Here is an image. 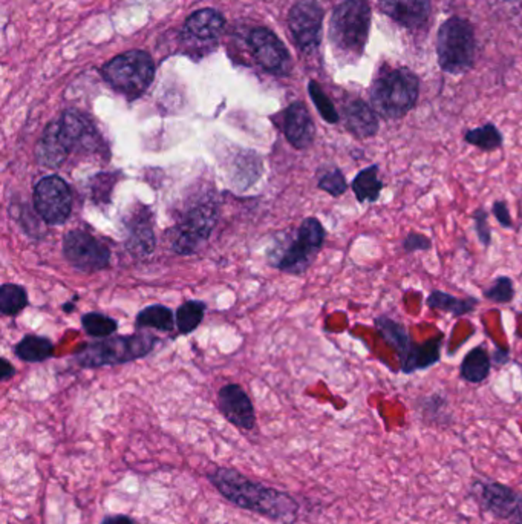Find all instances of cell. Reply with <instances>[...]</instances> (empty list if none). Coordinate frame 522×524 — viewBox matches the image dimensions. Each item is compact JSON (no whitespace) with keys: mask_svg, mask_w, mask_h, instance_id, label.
<instances>
[{"mask_svg":"<svg viewBox=\"0 0 522 524\" xmlns=\"http://www.w3.org/2000/svg\"><path fill=\"white\" fill-rule=\"evenodd\" d=\"M207 480L225 500L238 508L281 524H294L299 520L300 504L293 495L255 482L238 469L219 466L207 472Z\"/></svg>","mask_w":522,"mask_h":524,"instance_id":"6da1fadb","label":"cell"},{"mask_svg":"<svg viewBox=\"0 0 522 524\" xmlns=\"http://www.w3.org/2000/svg\"><path fill=\"white\" fill-rule=\"evenodd\" d=\"M420 96V80L406 68L386 66L375 77L369 100L377 115L384 120H400L414 109Z\"/></svg>","mask_w":522,"mask_h":524,"instance_id":"7a4b0ae2","label":"cell"},{"mask_svg":"<svg viewBox=\"0 0 522 524\" xmlns=\"http://www.w3.org/2000/svg\"><path fill=\"white\" fill-rule=\"evenodd\" d=\"M371 8L366 0H345L337 6L330 23V40L337 57L358 62L368 42Z\"/></svg>","mask_w":522,"mask_h":524,"instance_id":"3957f363","label":"cell"},{"mask_svg":"<svg viewBox=\"0 0 522 524\" xmlns=\"http://www.w3.org/2000/svg\"><path fill=\"white\" fill-rule=\"evenodd\" d=\"M158 339L150 333H133L128 336H109L86 343L74 354L75 362L83 368H100L106 365L126 364L144 358L154 350Z\"/></svg>","mask_w":522,"mask_h":524,"instance_id":"277c9868","label":"cell"},{"mask_svg":"<svg viewBox=\"0 0 522 524\" xmlns=\"http://www.w3.org/2000/svg\"><path fill=\"white\" fill-rule=\"evenodd\" d=\"M105 80L115 91L135 100L149 89L155 79V63L146 51L133 49L120 54L102 68Z\"/></svg>","mask_w":522,"mask_h":524,"instance_id":"5b68a950","label":"cell"},{"mask_svg":"<svg viewBox=\"0 0 522 524\" xmlns=\"http://www.w3.org/2000/svg\"><path fill=\"white\" fill-rule=\"evenodd\" d=\"M438 62L449 74H464L472 68L475 55L474 30L459 17L442 23L437 38Z\"/></svg>","mask_w":522,"mask_h":524,"instance_id":"8992f818","label":"cell"},{"mask_svg":"<svg viewBox=\"0 0 522 524\" xmlns=\"http://www.w3.org/2000/svg\"><path fill=\"white\" fill-rule=\"evenodd\" d=\"M470 497L481 512L509 524H522V493L493 480L476 478L470 485Z\"/></svg>","mask_w":522,"mask_h":524,"instance_id":"52a82bcc","label":"cell"},{"mask_svg":"<svg viewBox=\"0 0 522 524\" xmlns=\"http://www.w3.org/2000/svg\"><path fill=\"white\" fill-rule=\"evenodd\" d=\"M325 227L317 218H307L299 225L296 240L288 244L282 257L277 259L274 266L290 275H302L311 267L316 257L319 255L325 242Z\"/></svg>","mask_w":522,"mask_h":524,"instance_id":"ba28073f","label":"cell"},{"mask_svg":"<svg viewBox=\"0 0 522 524\" xmlns=\"http://www.w3.org/2000/svg\"><path fill=\"white\" fill-rule=\"evenodd\" d=\"M216 223L214 203L198 204L189 210L172 235V249L178 255H193L207 241Z\"/></svg>","mask_w":522,"mask_h":524,"instance_id":"9c48e42d","label":"cell"},{"mask_svg":"<svg viewBox=\"0 0 522 524\" xmlns=\"http://www.w3.org/2000/svg\"><path fill=\"white\" fill-rule=\"evenodd\" d=\"M34 207L48 225H60L68 221L72 210V195L68 182L57 175L40 180L34 188Z\"/></svg>","mask_w":522,"mask_h":524,"instance_id":"30bf717a","label":"cell"},{"mask_svg":"<svg viewBox=\"0 0 522 524\" xmlns=\"http://www.w3.org/2000/svg\"><path fill=\"white\" fill-rule=\"evenodd\" d=\"M63 255L75 270L83 273L100 272L111 262L109 249L83 231H71L64 235Z\"/></svg>","mask_w":522,"mask_h":524,"instance_id":"8fae6325","label":"cell"},{"mask_svg":"<svg viewBox=\"0 0 522 524\" xmlns=\"http://www.w3.org/2000/svg\"><path fill=\"white\" fill-rule=\"evenodd\" d=\"M51 123L68 156L72 152H94L98 149L100 134L96 124L80 111L68 109Z\"/></svg>","mask_w":522,"mask_h":524,"instance_id":"7c38bea8","label":"cell"},{"mask_svg":"<svg viewBox=\"0 0 522 524\" xmlns=\"http://www.w3.org/2000/svg\"><path fill=\"white\" fill-rule=\"evenodd\" d=\"M324 11L313 0H300L288 14V27L304 53H313L322 38Z\"/></svg>","mask_w":522,"mask_h":524,"instance_id":"4fadbf2b","label":"cell"},{"mask_svg":"<svg viewBox=\"0 0 522 524\" xmlns=\"http://www.w3.org/2000/svg\"><path fill=\"white\" fill-rule=\"evenodd\" d=\"M247 40L255 59L264 70L277 75H287L291 71L290 53L276 34L268 28H255Z\"/></svg>","mask_w":522,"mask_h":524,"instance_id":"5bb4252c","label":"cell"},{"mask_svg":"<svg viewBox=\"0 0 522 524\" xmlns=\"http://www.w3.org/2000/svg\"><path fill=\"white\" fill-rule=\"evenodd\" d=\"M218 407L227 422L236 428L251 431L257 425V412L246 391L236 384L223 386L218 393Z\"/></svg>","mask_w":522,"mask_h":524,"instance_id":"9a60e30c","label":"cell"},{"mask_svg":"<svg viewBox=\"0 0 522 524\" xmlns=\"http://www.w3.org/2000/svg\"><path fill=\"white\" fill-rule=\"evenodd\" d=\"M374 325H375V330L379 333L380 337L399 356L400 369H401V373H405L406 369L409 368V365L412 364L414 358H416L417 351H418L417 347L420 345V342H416L410 337L408 328L401 322L395 321L390 316H377L374 319Z\"/></svg>","mask_w":522,"mask_h":524,"instance_id":"2e32d148","label":"cell"},{"mask_svg":"<svg viewBox=\"0 0 522 524\" xmlns=\"http://www.w3.org/2000/svg\"><path fill=\"white\" fill-rule=\"evenodd\" d=\"M283 134L294 149H308L315 143L316 126L302 102H294L283 114Z\"/></svg>","mask_w":522,"mask_h":524,"instance_id":"e0dca14e","label":"cell"},{"mask_svg":"<svg viewBox=\"0 0 522 524\" xmlns=\"http://www.w3.org/2000/svg\"><path fill=\"white\" fill-rule=\"evenodd\" d=\"M224 28L225 19L219 11L204 8L193 13L192 16L187 19L182 36L190 42L208 45L210 42L218 40Z\"/></svg>","mask_w":522,"mask_h":524,"instance_id":"ac0fdd59","label":"cell"},{"mask_svg":"<svg viewBox=\"0 0 522 524\" xmlns=\"http://www.w3.org/2000/svg\"><path fill=\"white\" fill-rule=\"evenodd\" d=\"M343 122L349 134L358 139H373L379 134V115L363 100H352L343 107Z\"/></svg>","mask_w":522,"mask_h":524,"instance_id":"d6986e66","label":"cell"},{"mask_svg":"<svg viewBox=\"0 0 522 524\" xmlns=\"http://www.w3.org/2000/svg\"><path fill=\"white\" fill-rule=\"evenodd\" d=\"M380 10L403 27L418 28L431 14V0H380Z\"/></svg>","mask_w":522,"mask_h":524,"instance_id":"ffe728a7","label":"cell"},{"mask_svg":"<svg viewBox=\"0 0 522 524\" xmlns=\"http://www.w3.org/2000/svg\"><path fill=\"white\" fill-rule=\"evenodd\" d=\"M128 246L129 252L133 257L146 258L154 252L155 236L152 221H150L149 209H144L143 214L133 215L132 221L128 225Z\"/></svg>","mask_w":522,"mask_h":524,"instance_id":"44dd1931","label":"cell"},{"mask_svg":"<svg viewBox=\"0 0 522 524\" xmlns=\"http://www.w3.org/2000/svg\"><path fill=\"white\" fill-rule=\"evenodd\" d=\"M492 356L485 343L472 348L459 365V377L467 384H483L491 376Z\"/></svg>","mask_w":522,"mask_h":524,"instance_id":"7402d4cb","label":"cell"},{"mask_svg":"<svg viewBox=\"0 0 522 524\" xmlns=\"http://www.w3.org/2000/svg\"><path fill=\"white\" fill-rule=\"evenodd\" d=\"M351 189L358 203H377L384 189V182L380 180L379 165H371L358 171L351 182Z\"/></svg>","mask_w":522,"mask_h":524,"instance_id":"603a6c76","label":"cell"},{"mask_svg":"<svg viewBox=\"0 0 522 524\" xmlns=\"http://www.w3.org/2000/svg\"><path fill=\"white\" fill-rule=\"evenodd\" d=\"M426 305L431 310L444 311V313H450L455 317H461V316L469 315L475 311V308L480 305V300H476L474 296L457 298L448 292L432 290L426 298Z\"/></svg>","mask_w":522,"mask_h":524,"instance_id":"cb8c5ba5","label":"cell"},{"mask_svg":"<svg viewBox=\"0 0 522 524\" xmlns=\"http://www.w3.org/2000/svg\"><path fill=\"white\" fill-rule=\"evenodd\" d=\"M418 411L421 418L431 425L446 427L452 422V412L449 410L448 399L438 393L423 397L418 403Z\"/></svg>","mask_w":522,"mask_h":524,"instance_id":"d4e9b609","label":"cell"},{"mask_svg":"<svg viewBox=\"0 0 522 524\" xmlns=\"http://www.w3.org/2000/svg\"><path fill=\"white\" fill-rule=\"evenodd\" d=\"M137 326L139 328H154L160 332H172L175 326L173 311L164 305L155 304L146 307L137 315Z\"/></svg>","mask_w":522,"mask_h":524,"instance_id":"484cf974","label":"cell"},{"mask_svg":"<svg viewBox=\"0 0 522 524\" xmlns=\"http://www.w3.org/2000/svg\"><path fill=\"white\" fill-rule=\"evenodd\" d=\"M16 356L25 362H43L54 354V345L48 337L28 334L16 345Z\"/></svg>","mask_w":522,"mask_h":524,"instance_id":"4316f807","label":"cell"},{"mask_svg":"<svg viewBox=\"0 0 522 524\" xmlns=\"http://www.w3.org/2000/svg\"><path fill=\"white\" fill-rule=\"evenodd\" d=\"M464 141L483 152H493V150L501 149L504 145V137L495 124L485 123L480 128L467 131L464 134Z\"/></svg>","mask_w":522,"mask_h":524,"instance_id":"83f0119b","label":"cell"},{"mask_svg":"<svg viewBox=\"0 0 522 524\" xmlns=\"http://www.w3.org/2000/svg\"><path fill=\"white\" fill-rule=\"evenodd\" d=\"M206 304L201 300H187L176 310V326L181 334L195 332L203 322Z\"/></svg>","mask_w":522,"mask_h":524,"instance_id":"f1b7e54d","label":"cell"},{"mask_svg":"<svg viewBox=\"0 0 522 524\" xmlns=\"http://www.w3.org/2000/svg\"><path fill=\"white\" fill-rule=\"evenodd\" d=\"M27 290L17 283H4L0 287V311L2 315L16 316L27 308Z\"/></svg>","mask_w":522,"mask_h":524,"instance_id":"f546056e","label":"cell"},{"mask_svg":"<svg viewBox=\"0 0 522 524\" xmlns=\"http://www.w3.org/2000/svg\"><path fill=\"white\" fill-rule=\"evenodd\" d=\"M81 325L89 336L105 339V337L113 336L117 332L118 324L115 319L102 313H88L81 317Z\"/></svg>","mask_w":522,"mask_h":524,"instance_id":"4dcf8cb0","label":"cell"},{"mask_svg":"<svg viewBox=\"0 0 522 524\" xmlns=\"http://www.w3.org/2000/svg\"><path fill=\"white\" fill-rule=\"evenodd\" d=\"M309 97L315 103V106L319 111L320 117L325 120L326 123L336 124L341 120V115L337 113L336 107L333 105L328 96H326L324 89L320 88L319 83L315 80L309 81L308 85Z\"/></svg>","mask_w":522,"mask_h":524,"instance_id":"1f68e13d","label":"cell"},{"mask_svg":"<svg viewBox=\"0 0 522 524\" xmlns=\"http://www.w3.org/2000/svg\"><path fill=\"white\" fill-rule=\"evenodd\" d=\"M483 296L495 304H510L515 300V283L509 276H498L483 290Z\"/></svg>","mask_w":522,"mask_h":524,"instance_id":"d6a6232c","label":"cell"},{"mask_svg":"<svg viewBox=\"0 0 522 524\" xmlns=\"http://www.w3.org/2000/svg\"><path fill=\"white\" fill-rule=\"evenodd\" d=\"M320 190L328 193L334 199H339L341 195L347 193L348 186L345 173L339 169V167H331L328 171L324 172L317 182Z\"/></svg>","mask_w":522,"mask_h":524,"instance_id":"836d02e7","label":"cell"},{"mask_svg":"<svg viewBox=\"0 0 522 524\" xmlns=\"http://www.w3.org/2000/svg\"><path fill=\"white\" fill-rule=\"evenodd\" d=\"M472 221H474L475 233L478 236V241L481 246L487 249L492 244V229L489 224V212L484 207H478L475 209L472 214Z\"/></svg>","mask_w":522,"mask_h":524,"instance_id":"e575fe53","label":"cell"},{"mask_svg":"<svg viewBox=\"0 0 522 524\" xmlns=\"http://www.w3.org/2000/svg\"><path fill=\"white\" fill-rule=\"evenodd\" d=\"M403 250L406 253L427 252L432 249L431 238L423 233H417V232H410L403 240Z\"/></svg>","mask_w":522,"mask_h":524,"instance_id":"d590c367","label":"cell"},{"mask_svg":"<svg viewBox=\"0 0 522 524\" xmlns=\"http://www.w3.org/2000/svg\"><path fill=\"white\" fill-rule=\"evenodd\" d=\"M492 214L495 216L496 221L501 224L504 229H513V220L509 212V206L506 201L498 199L495 203L492 204Z\"/></svg>","mask_w":522,"mask_h":524,"instance_id":"8d00e7d4","label":"cell"},{"mask_svg":"<svg viewBox=\"0 0 522 524\" xmlns=\"http://www.w3.org/2000/svg\"><path fill=\"white\" fill-rule=\"evenodd\" d=\"M510 362V348L498 347L492 354V364L502 367Z\"/></svg>","mask_w":522,"mask_h":524,"instance_id":"74e56055","label":"cell"},{"mask_svg":"<svg viewBox=\"0 0 522 524\" xmlns=\"http://www.w3.org/2000/svg\"><path fill=\"white\" fill-rule=\"evenodd\" d=\"M100 524H135V521L129 515L118 514L107 515Z\"/></svg>","mask_w":522,"mask_h":524,"instance_id":"f35d334b","label":"cell"},{"mask_svg":"<svg viewBox=\"0 0 522 524\" xmlns=\"http://www.w3.org/2000/svg\"><path fill=\"white\" fill-rule=\"evenodd\" d=\"M0 367H2L0 368V379L4 380V382H6V380L11 379L14 376L16 369H14V367L6 359L0 360Z\"/></svg>","mask_w":522,"mask_h":524,"instance_id":"ab89813d","label":"cell"},{"mask_svg":"<svg viewBox=\"0 0 522 524\" xmlns=\"http://www.w3.org/2000/svg\"><path fill=\"white\" fill-rule=\"evenodd\" d=\"M77 300H79V296H74V298H72V300H71V302H68V304H63L64 313H71V311H74V308H75L74 302Z\"/></svg>","mask_w":522,"mask_h":524,"instance_id":"60d3db41","label":"cell"},{"mask_svg":"<svg viewBox=\"0 0 522 524\" xmlns=\"http://www.w3.org/2000/svg\"><path fill=\"white\" fill-rule=\"evenodd\" d=\"M521 371H522V365H521Z\"/></svg>","mask_w":522,"mask_h":524,"instance_id":"b9f144b4","label":"cell"}]
</instances>
